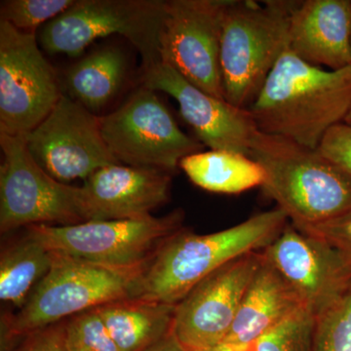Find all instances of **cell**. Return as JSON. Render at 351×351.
<instances>
[{
	"label": "cell",
	"instance_id": "cell-26",
	"mask_svg": "<svg viewBox=\"0 0 351 351\" xmlns=\"http://www.w3.org/2000/svg\"><path fill=\"white\" fill-rule=\"evenodd\" d=\"M71 351H120L96 309H90L64 321Z\"/></svg>",
	"mask_w": 351,
	"mask_h": 351
},
{
	"label": "cell",
	"instance_id": "cell-18",
	"mask_svg": "<svg viewBox=\"0 0 351 351\" xmlns=\"http://www.w3.org/2000/svg\"><path fill=\"white\" fill-rule=\"evenodd\" d=\"M302 307L295 291L263 255V262L245 292L232 329L221 343L239 351L248 350Z\"/></svg>",
	"mask_w": 351,
	"mask_h": 351
},
{
	"label": "cell",
	"instance_id": "cell-20",
	"mask_svg": "<svg viewBox=\"0 0 351 351\" xmlns=\"http://www.w3.org/2000/svg\"><path fill=\"white\" fill-rule=\"evenodd\" d=\"M180 167L195 186L210 193L239 195L263 186L265 172L251 157L226 151L199 152L184 157Z\"/></svg>",
	"mask_w": 351,
	"mask_h": 351
},
{
	"label": "cell",
	"instance_id": "cell-22",
	"mask_svg": "<svg viewBox=\"0 0 351 351\" xmlns=\"http://www.w3.org/2000/svg\"><path fill=\"white\" fill-rule=\"evenodd\" d=\"M50 267V251L29 235L6 247L0 258L1 301L20 311Z\"/></svg>",
	"mask_w": 351,
	"mask_h": 351
},
{
	"label": "cell",
	"instance_id": "cell-9",
	"mask_svg": "<svg viewBox=\"0 0 351 351\" xmlns=\"http://www.w3.org/2000/svg\"><path fill=\"white\" fill-rule=\"evenodd\" d=\"M104 140L120 164L172 174L203 145L180 128L156 91L142 87L117 110L100 117Z\"/></svg>",
	"mask_w": 351,
	"mask_h": 351
},
{
	"label": "cell",
	"instance_id": "cell-19",
	"mask_svg": "<svg viewBox=\"0 0 351 351\" xmlns=\"http://www.w3.org/2000/svg\"><path fill=\"white\" fill-rule=\"evenodd\" d=\"M176 306L133 298L95 309L120 351H145L172 332Z\"/></svg>",
	"mask_w": 351,
	"mask_h": 351
},
{
	"label": "cell",
	"instance_id": "cell-31",
	"mask_svg": "<svg viewBox=\"0 0 351 351\" xmlns=\"http://www.w3.org/2000/svg\"><path fill=\"white\" fill-rule=\"evenodd\" d=\"M206 351H237L234 350V348H230V346H226V345H219L217 346H215V348H211V350H206Z\"/></svg>",
	"mask_w": 351,
	"mask_h": 351
},
{
	"label": "cell",
	"instance_id": "cell-10",
	"mask_svg": "<svg viewBox=\"0 0 351 351\" xmlns=\"http://www.w3.org/2000/svg\"><path fill=\"white\" fill-rule=\"evenodd\" d=\"M34 32L0 20V133L27 136L62 97Z\"/></svg>",
	"mask_w": 351,
	"mask_h": 351
},
{
	"label": "cell",
	"instance_id": "cell-5",
	"mask_svg": "<svg viewBox=\"0 0 351 351\" xmlns=\"http://www.w3.org/2000/svg\"><path fill=\"white\" fill-rule=\"evenodd\" d=\"M300 1L228 0L221 68L226 100L249 108L267 76L289 49L292 14Z\"/></svg>",
	"mask_w": 351,
	"mask_h": 351
},
{
	"label": "cell",
	"instance_id": "cell-1",
	"mask_svg": "<svg viewBox=\"0 0 351 351\" xmlns=\"http://www.w3.org/2000/svg\"><path fill=\"white\" fill-rule=\"evenodd\" d=\"M351 108V66L326 71L290 49L270 71L248 108L258 130L317 149Z\"/></svg>",
	"mask_w": 351,
	"mask_h": 351
},
{
	"label": "cell",
	"instance_id": "cell-25",
	"mask_svg": "<svg viewBox=\"0 0 351 351\" xmlns=\"http://www.w3.org/2000/svg\"><path fill=\"white\" fill-rule=\"evenodd\" d=\"M75 0H5L0 4V20L15 29L34 32L41 25L61 15Z\"/></svg>",
	"mask_w": 351,
	"mask_h": 351
},
{
	"label": "cell",
	"instance_id": "cell-14",
	"mask_svg": "<svg viewBox=\"0 0 351 351\" xmlns=\"http://www.w3.org/2000/svg\"><path fill=\"white\" fill-rule=\"evenodd\" d=\"M262 253L314 317L351 286L350 258L326 240L302 232L292 223Z\"/></svg>",
	"mask_w": 351,
	"mask_h": 351
},
{
	"label": "cell",
	"instance_id": "cell-29",
	"mask_svg": "<svg viewBox=\"0 0 351 351\" xmlns=\"http://www.w3.org/2000/svg\"><path fill=\"white\" fill-rule=\"evenodd\" d=\"M64 321L32 332L11 351H71L66 343Z\"/></svg>",
	"mask_w": 351,
	"mask_h": 351
},
{
	"label": "cell",
	"instance_id": "cell-28",
	"mask_svg": "<svg viewBox=\"0 0 351 351\" xmlns=\"http://www.w3.org/2000/svg\"><path fill=\"white\" fill-rule=\"evenodd\" d=\"M298 230L326 240L351 260V210L324 223L304 226Z\"/></svg>",
	"mask_w": 351,
	"mask_h": 351
},
{
	"label": "cell",
	"instance_id": "cell-27",
	"mask_svg": "<svg viewBox=\"0 0 351 351\" xmlns=\"http://www.w3.org/2000/svg\"><path fill=\"white\" fill-rule=\"evenodd\" d=\"M317 149L351 181V126L341 122L332 127Z\"/></svg>",
	"mask_w": 351,
	"mask_h": 351
},
{
	"label": "cell",
	"instance_id": "cell-16",
	"mask_svg": "<svg viewBox=\"0 0 351 351\" xmlns=\"http://www.w3.org/2000/svg\"><path fill=\"white\" fill-rule=\"evenodd\" d=\"M171 174L149 168L113 164L84 181L83 207L88 221L135 219L169 200Z\"/></svg>",
	"mask_w": 351,
	"mask_h": 351
},
{
	"label": "cell",
	"instance_id": "cell-3",
	"mask_svg": "<svg viewBox=\"0 0 351 351\" xmlns=\"http://www.w3.org/2000/svg\"><path fill=\"white\" fill-rule=\"evenodd\" d=\"M250 157L265 172L263 188L295 228L317 225L351 210V181L318 152L258 131Z\"/></svg>",
	"mask_w": 351,
	"mask_h": 351
},
{
	"label": "cell",
	"instance_id": "cell-13",
	"mask_svg": "<svg viewBox=\"0 0 351 351\" xmlns=\"http://www.w3.org/2000/svg\"><path fill=\"white\" fill-rule=\"evenodd\" d=\"M263 254L252 252L203 279L176 306L172 332L188 351L221 345L233 324Z\"/></svg>",
	"mask_w": 351,
	"mask_h": 351
},
{
	"label": "cell",
	"instance_id": "cell-21",
	"mask_svg": "<svg viewBox=\"0 0 351 351\" xmlns=\"http://www.w3.org/2000/svg\"><path fill=\"white\" fill-rule=\"evenodd\" d=\"M125 73L123 53L117 48H104L73 64L66 73V85L75 101L94 112L119 93Z\"/></svg>",
	"mask_w": 351,
	"mask_h": 351
},
{
	"label": "cell",
	"instance_id": "cell-11",
	"mask_svg": "<svg viewBox=\"0 0 351 351\" xmlns=\"http://www.w3.org/2000/svg\"><path fill=\"white\" fill-rule=\"evenodd\" d=\"M226 3L228 0H166L159 36L160 62L223 100L221 41Z\"/></svg>",
	"mask_w": 351,
	"mask_h": 351
},
{
	"label": "cell",
	"instance_id": "cell-6",
	"mask_svg": "<svg viewBox=\"0 0 351 351\" xmlns=\"http://www.w3.org/2000/svg\"><path fill=\"white\" fill-rule=\"evenodd\" d=\"M165 12L166 0H75L44 25L39 41L49 54L76 57L96 39L119 34L140 53L145 69L160 62Z\"/></svg>",
	"mask_w": 351,
	"mask_h": 351
},
{
	"label": "cell",
	"instance_id": "cell-15",
	"mask_svg": "<svg viewBox=\"0 0 351 351\" xmlns=\"http://www.w3.org/2000/svg\"><path fill=\"white\" fill-rule=\"evenodd\" d=\"M142 71V87L173 97L201 144L214 151L250 157L252 144L260 130L248 108L235 107L202 91L163 62Z\"/></svg>",
	"mask_w": 351,
	"mask_h": 351
},
{
	"label": "cell",
	"instance_id": "cell-7",
	"mask_svg": "<svg viewBox=\"0 0 351 351\" xmlns=\"http://www.w3.org/2000/svg\"><path fill=\"white\" fill-rule=\"evenodd\" d=\"M182 210H175L160 218L34 225L25 230L48 251L112 269L145 270L164 242L182 230Z\"/></svg>",
	"mask_w": 351,
	"mask_h": 351
},
{
	"label": "cell",
	"instance_id": "cell-8",
	"mask_svg": "<svg viewBox=\"0 0 351 351\" xmlns=\"http://www.w3.org/2000/svg\"><path fill=\"white\" fill-rule=\"evenodd\" d=\"M0 230L87 221L82 186L58 181L32 157L25 136L0 133Z\"/></svg>",
	"mask_w": 351,
	"mask_h": 351
},
{
	"label": "cell",
	"instance_id": "cell-30",
	"mask_svg": "<svg viewBox=\"0 0 351 351\" xmlns=\"http://www.w3.org/2000/svg\"><path fill=\"white\" fill-rule=\"evenodd\" d=\"M145 351H188L178 341L173 332H171L162 339L157 341L156 345L147 348Z\"/></svg>",
	"mask_w": 351,
	"mask_h": 351
},
{
	"label": "cell",
	"instance_id": "cell-12",
	"mask_svg": "<svg viewBox=\"0 0 351 351\" xmlns=\"http://www.w3.org/2000/svg\"><path fill=\"white\" fill-rule=\"evenodd\" d=\"M25 142L34 160L64 184L120 164L104 140L100 117L64 95Z\"/></svg>",
	"mask_w": 351,
	"mask_h": 351
},
{
	"label": "cell",
	"instance_id": "cell-4",
	"mask_svg": "<svg viewBox=\"0 0 351 351\" xmlns=\"http://www.w3.org/2000/svg\"><path fill=\"white\" fill-rule=\"evenodd\" d=\"M51 253L49 271L25 306L2 323L1 351L25 337L90 309L133 299L144 270L104 267L66 254Z\"/></svg>",
	"mask_w": 351,
	"mask_h": 351
},
{
	"label": "cell",
	"instance_id": "cell-2",
	"mask_svg": "<svg viewBox=\"0 0 351 351\" xmlns=\"http://www.w3.org/2000/svg\"><path fill=\"white\" fill-rule=\"evenodd\" d=\"M288 221L277 207L211 234L180 230L164 242L145 267L135 299L179 304L191 289L219 267L267 248Z\"/></svg>",
	"mask_w": 351,
	"mask_h": 351
},
{
	"label": "cell",
	"instance_id": "cell-32",
	"mask_svg": "<svg viewBox=\"0 0 351 351\" xmlns=\"http://www.w3.org/2000/svg\"><path fill=\"white\" fill-rule=\"evenodd\" d=\"M343 122H345L346 124H348V125L351 126V108L350 112L346 114L345 121Z\"/></svg>",
	"mask_w": 351,
	"mask_h": 351
},
{
	"label": "cell",
	"instance_id": "cell-17",
	"mask_svg": "<svg viewBox=\"0 0 351 351\" xmlns=\"http://www.w3.org/2000/svg\"><path fill=\"white\" fill-rule=\"evenodd\" d=\"M289 49L330 71L351 66L350 0L300 1L291 17Z\"/></svg>",
	"mask_w": 351,
	"mask_h": 351
},
{
	"label": "cell",
	"instance_id": "cell-24",
	"mask_svg": "<svg viewBox=\"0 0 351 351\" xmlns=\"http://www.w3.org/2000/svg\"><path fill=\"white\" fill-rule=\"evenodd\" d=\"M315 317L302 307L267 332L252 346L253 351H313Z\"/></svg>",
	"mask_w": 351,
	"mask_h": 351
},
{
	"label": "cell",
	"instance_id": "cell-23",
	"mask_svg": "<svg viewBox=\"0 0 351 351\" xmlns=\"http://www.w3.org/2000/svg\"><path fill=\"white\" fill-rule=\"evenodd\" d=\"M313 351H351V286L315 317Z\"/></svg>",
	"mask_w": 351,
	"mask_h": 351
}]
</instances>
